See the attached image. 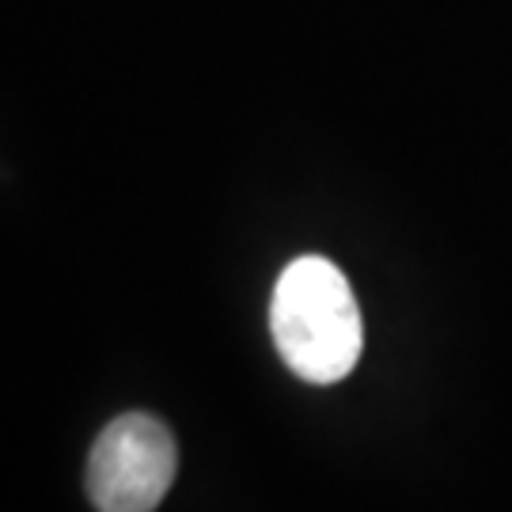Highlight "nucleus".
I'll return each instance as SVG.
<instances>
[{"instance_id": "obj_1", "label": "nucleus", "mask_w": 512, "mask_h": 512, "mask_svg": "<svg viewBox=\"0 0 512 512\" xmlns=\"http://www.w3.org/2000/svg\"><path fill=\"white\" fill-rule=\"evenodd\" d=\"M270 334L281 361L300 380H346L365 346V323L346 274L323 255L293 258L274 285Z\"/></svg>"}, {"instance_id": "obj_2", "label": "nucleus", "mask_w": 512, "mask_h": 512, "mask_svg": "<svg viewBox=\"0 0 512 512\" xmlns=\"http://www.w3.org/2000/svg\"><path fill=\"white\" fill-rule=\"evenodd\" d=\"M179 448L160 418L122 414L95 437L88 456V497L95 512H156L175 482Z\"/></svg>"}]
</instances>
